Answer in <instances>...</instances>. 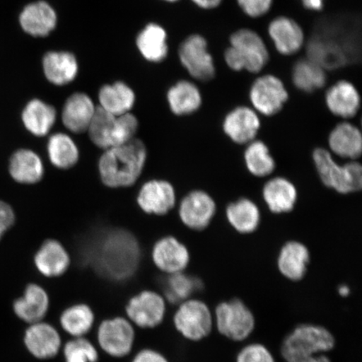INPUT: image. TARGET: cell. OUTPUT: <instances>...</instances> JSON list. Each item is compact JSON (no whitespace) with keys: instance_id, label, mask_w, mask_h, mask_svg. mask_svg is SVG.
Wrapping results in <instances>:
<instances>
[{"instance_id":"obj_1","label":"cell","mask_w":362,"mask_h":362,"mask_svg":"<svg viewBox=\"0 0 362 362\" xmlns=\"http://www.w3.org/2000/svg\"><path fill=\"white\" fill-rule=\"evenodd\" d=\"M86 240L81 257L103 277L123 281L138 269L141 252L137 239L129 230L105 228Z\"/></svg>"},{"instance_id":"obj_2","label":"cell","mask_w":362,"mask_h":362,"mask_svg":"<svg viewBox=\"0 0 362 362\" xmlns=\"http://www.w3.org/2000/svg\"><path fill=\"white\" fill-rule=\"evenodd\" d=\"M146 157V148L139 139L107 148L99 161L103 182L112 188L130 187L141 175Z\"/></svg>"},{"instance_id":"obj_3","label":"cell","mask_w":362,"mask_h":362,"mask_svg":"<svg viewBox=\"0 0 362 362\" xmlns=\"http://www.w3.org/2000/svg\"><path fill=\"white\" fill-rule=\"evenodd\" d=\"M229 42L224 52V61L230 70L256 74L268 64V48L256 31L247 28L238 30L230 35Z\"/></svg>"},{"instance_id":"obj_4","label":"cell","mask_w":362,"mask_h":362,"mask_svg":"<svg viewBox=\"0 0 362 362\" xmlns=\"http://www.w3.org/2000/svg\"><path fill=\"white\" fill-rule=\"evenodd\" d=\"M334 342L333 334L327 328L301 325L284 339L281 353L287 362H297L332 350Z\"/></svg>"},{"instance_id":"obj_5","label":"cell","mask_w":362,"mask_h":362,"mask_svg":"<svg viewBox=\"0 0 362 362\" xmlns=\"http://www.w3.org/2000/svg\"><path fill=\"white\" fill-rule=\"evenodd\" d=\"M313 158L320 177L327 187L341 194L356 192L361 189L362 168L359 163L352 161L339 165L324 148H316Z\"/></svg>"},{"instance_id":"obj_6","label":"cell","mask_w":362,"mask_h":362,"mask_svg":"<svg viewBox=\"0 0 362 362\" xmlns=\"http://www.w3.org/2000/svg\"><path fill=\"white\" fill-rule=\"evenodd\" d=\"M215 315L217 329L232 341H244L255 329V315L238 298L220 303L216 308Z\"/></svg>"},{"instance_id":"obj_7","label":"cell","mask_w":362,"mask_h":362,"mask_svg":"<svg viewBox=\"0 0 362 362\" xmlns=\"http://www.w3.org/2000/svg\"><path fill=\"white\" fill-rule=\"evenodd\" d=\"M174 323L185 338L198 341L209 336L214 328V317L205 303L188 300L181 303L175 315Z\"/></svg>"},{"instance_id":"obj_8","label":"cell","mask_w":362,"mask_h":362,"mask_svg":"<svg viewBox=\"0 0 362 362\" xmlns=\"http://www.w3.org/2000/svg\"><path fill=\"white\" fill-rule=\"evenodd\" d=\"M179 57L181 64L194 79L208 81L215 78L214 59L204 36L194 34L185 39L180 45Z\"/></svg>"},{"instance_id":"obj_9","label":"cell","mask_w":362,"mask_h":362,"mask_svg":"<svg viewBox=\"0 0 362 362\" xmlns=\"http://www.w3.org/2000/svg\"><path fill=\"white\" fill-rule=\"evenodd\" d=\"M249 98L255 110L265 116H273L282 110L288 101V93L281 79L268 74L253 81Z\"/></svg>"},{"instance_id":"obj_10","label":"cell","mask_w":362,"mask_h":362,"mask_svg":"<svg viewBox=\"0 0 362 362\" xmlns=\"http://www.w3.org/2000/svg\"><path fill=\"white\" fill-rule=\"evenodd\" d=\"M99 345L107 354L115 357H123L132 350L134 341V330L124 318L103 321L98 332Z\"/></svg>"},{"instance_id":"obj_11","label":"cell","mask_w":362,"mask_h":362,"mask_svg":"<svg viewBox=\"0 0 362 362\" xmlns=\"http://www.w3.org/2000/svg\"><path fill=\"white\" fill-rule=\"evenodd\" d=\"M127 315L138 327L148 329L160 325L165 314V303L160 294L144 291L131 298Z\"/></svg>"},{"instance_id":"obj_12","label":"cell","mask_w":362,"mask_h":362,"mask_svg":"<svg viewBox=\"0 0 362 362\" xmlns=\"http://www.w3.org/2000/svg\"><path fill=\"white\" fill-rule=\"evenodd\" d=\"M268 33L277 52L283 56H293L304 47L305 35L298 23L287 16L274 18L269 23Z\"/></svg>"},{"instance_id":"obj_13","label":"cell","mask_w":362,"mask_h":362,"mask_svg":"<svg viewBox=\"0 0 362 362\" xmlns=\"http://www.w3.org/2000/svg\"><path fill=\"white\" fill-rule=\"evenodd\" d=\"M216 203L210 196L202 191L192 192L183 199L179 214L188 228L201 230L207 228L216 214Z\"/></svg>"},{"instance_id":"obj_14","label":"cell","mask_w":362,"mask_h":362,"mask_svg":"<svg viewBox=\"0 0 362 362\" xmlns=\"http://www.w3.org/2000/svg\"><path fill=\"white\" fill-rule=\"evenodd\" d=\"M260 129V119L252 108L241 106L228 113L223 122L224 132L233 142L243 144L253 141Z\"/></svg>"},{"instance_id":"obj_15","label":"cell","mask_w":362,"mask_h":362,"mask_svg":"<svg viewBox=\"0 0 362 362\" xmlns=\"http://www.w3.org/2000/svg\"><path fill=\"white\" fill-rule=\"evenodd\" d=\"M21 29L34 37H45L56 28V11L47 2L37 1L27 4L19 16Z\"/></svg>"},{"instance_id":"obj_16","label":"cell","mask_w":362,"mask_h":362,"mask_svg":"<svg viewBox=\"0 0 362 362\" xmlns=\"http://www.w3.org/2000/svg\"><path fill=\"white\" fill-rule=\"evenodd\" d=\"M138 203L148 214L165 215L174 207V187L164 180H151L144 185L138 196Z\"/></svg>"},{"instance_id":"obj_17","label":"cell","mask_w":362,"mask_h":362,"mask_svg":"<svg viewBox=\"0 0 362 362\" xmlns=\"http://www.w3.org/2000/svg\"><path fill=\"white\" fill-rule=\"evenodd\" d=\"M152 257L158 268L168 274L183 272L189 262L188 249L172 237L162 238L156 243Z\"/></svg>"},{"instance_id":"obj_18","label":"cell","mask_w":362,"mask_h":362,"mask_svg":"<svg viewBox=\"0 0 362 362\" xmlns=\"http://www.w3.org/2000/svg\"><path fill=\"white\" fill-rule=\"evenodd\" d=\"M61 337L51 325L42 322L31 324L26 329L25 344L27 349L39 359L56 356L61 347Z\"/></svg>"},{"instance_id":"obj_19","label":"cell","mask_w":362,"mask_h":362,"mask_svg":"<svg viewBox=\"0 0 362 362\" xmlns=\"http://www.w3.org/2000/svg\"><path fill=\"white\" fill-rule=\"evenodd\" d=\"M325 103L334 115L351 119L360 110L361 96L358 90L351 81L341 80L327 90Z\"/></svg>"},{"instance_id":"obj_20","label":"cell","mask_w":362,"mask_h":362,"mask_svg":"<svg viewBox=\"0 0 362 362\" xmlns=\"http://www.w3.org/2000/svg\"><path fill=\"white\" fill-rule=\"evenodd\" d=\"M308 57L325 71L334 70L346 64L347 52L337 40L325 36H315L307 45Z\"/></svg>"},{"instance_id":"obj_21","label":"cell","mask_w":362,"mask_h":362,"mask_svg":"<svg viewBox=\"0 0 362 362\" xmlns=\"http://www.w3.org/2000/svg\"><path fill=\"white\" fill-rule=\"evenodd\" d=\"M49 297L45 289L37 284H30L24 294L13 303V311L26 323L40 322L49 309Z\"/></svg>"},{"instance_id":"obj_22","label":"cell","mask_w":362,"mask_h":362,"mask_svg":"<svg viewBox=\"0 0 362 362\" xmlns=\"http://www.w3.org/2000/svg\"><path fill=\"white\" fill-rule=\"evenodd\" d=\"M95 110L92 99L87 94L76 93L67 99L62 111L63 124L71 132L79 134L88 129Z\"/></svg>"},{"instance_id":"obj_23","label":"cell","mask_w":362,"mask_h":362,"mask_svg":"<svg viewBox=\"0 0 362 362\" xmlns=\"http://www.w3.org/2000/svg\"><path fill=\"white\" fill-rule=\"evenodd\" d=\"M70 257L64 247L56 240H47L35 257L36 268L45 277H58L69 268Z\"/></svg>"},{"instance_id":"obj_24","label":"cell","mask_w":362,"mask_h":362,"mask_svg":"<svg viewBox=\"0 0 362 362\" xmlns=\"http://www.w3.org/2000/svg\"><path fill=\"white\" fill-rule=\"evenodd\" d=\"M310 259V252L304 244L288 242L279 252L278 268L284 277L291 281H300L306 274Z\"/></svg>"},{"instance_id":"obj_25","label":"cell","mask_w":362,"mask_h":362,"mask_svg":"<svg viewBox=\"0 0 362 362\" xmlns=\"http://www.w3.org/2000/svg\"><path fill=\"white\" fill-rule=\"evenodd\" d=\"M45 78L57 86L66 85L76 78L78 64L74 54L67 52H51L43 58Z\"/></svg>"},{"instance_id":"obj_26","label":"cell","mask_w":362,"mask_h":362,"mask_svg":"<svg viewBox=\"0 0 362 362\" xmlns=\"http://www.w3.org/2000/svg\"><path fill=\"white\" fill-rule=\"evenodd\" d=\"M8 171L16 182L30 185L42 180L44 166L42 160L35 152L21 148L13 153Z\"/></svg>"},{"instance_id":"obj_27","label":"cell","mask_w":362,"mask_h":362,"mask_svg":"<svg viewBox=\"0 0 362 362\" xmlns=\"http://www.w3.org/2000/svg\"><path fill=\"white\" fill-rule=\"evenodd\" d=\"M21 119L25 129L33 135L42 137L52 129L57 119L55 107L49 104L33 99L23 110Z\"/></svg>"},{"instance_id":"obj_28","label":"cell","mask_w":362,"mask_h":362,"mask_svg":"<svg viewBox=\"0 0 362 362\" xmlns=\"http://www.w3.org/2000/svg\"><path fill=\"white\" fill-rule=\"evenodd\" d=\"M264 201L274 214H284L293 209L297 202V189L287 179L274 178L264 185Z\"/></svg>"},{"instance_id":"obj_29","label":"cell","mask_w":362,"mask_h":362,"mask_svg":"<svg viewBox=\"0 0 362 362\" xmlns=\"http://www.w3.org/2000/svg\"><path fill=\"white\" fill-rule=\"evenodd\" d=\"M329 144L332 152L341 158L355 160L361 155V134L350 123L337 125L329 134Z\"/></svg>"},{"instance_id":"obj_30","label":"cell","mask_w":362,"mask_h":362,"mask_svg":"<svg viewBox=\"0 0 362 362\" xmlns=\"http://www.w3.org/2000/svg\"><path fill=\"white\" fill-rule=\"evenodd\" d=\"M170 110L179 116L197 112L202 104L201 90L192 81H180L167 93Z\"/></svg>"},{"instance_id":"obj_31","label":"cell","mask_w":362,"mask_h":362,"mask_svg":"<svg viewBox=\"0 0 362 362\" xmlns=\"http://www.w3.org/2000/svg\"><path fill=\"white\" fill-rule=\"evenodd\" d=\"M136 44L147 61L160 62L168 55L166 31L162 26L153 23L146 25L139 34Z\"/></svg>"},{"instance_id":"obj_32","label":"cell","mask_w":362,"mask_h":362,"mask_svg":"<svg viewBox=\"0 0 362 362\" xmlns=\"http://www.w3.org/2000/svg\"><path fill=\"white\" fill-rule=\"evenodd\" d=\"M98 98L101 107L115 116L128 112L135 103L134 90L122 81L103 86L99 90Z\"/></svg>"},{"instance_id":"obj_33","label":"cell","mask_w":362,"mask_h":362,"mask_svg":"<svg viewBox=\"0 0 362 362\" xmlns=\"http://www.w3.org/2000/svg\"><path fill=\"white\" fill-rule=\"evenodd\" d=\"M292 81L293 85L302 92L313 93L327 84V71L309 58L302 59L293 67Z\"/></svg>"},{"instance_id":"obj_34","label":"cell","mask_w":362,"mask_h":362,"mask_svg":"<svg viewBox=\"0 0 362 362\" xmlns=\"http://www.w3.org/2000/svg\"><path fill=\"white\" fill-rule=\"evenodd\" d=\"M229 223L240 233L255 232L260 223V212L255 202L248 199H240L226 208Z\"/></svg>"},{"instance_id":"obj_35","label":"cell","mask_w":362,"mask_h":362,"mask_svg":"<svg viewBox=\"0 0 362 362\" xmlns=\"http://www.w3.org/2000/svg\"><path fill=\"white\" fill-rule=\"evenodd\" d=\"M49 160L59 169L67 170L78 161L79 152L74 140L65 134H56L47 144Z\"/></svg>"},{"instance_id":"obj_36","label":"cell","mask_w":362,"mask_h":362,"mask_svg":"<svg viewBox=\"0 0 362 362\" xmlns=\"http://www.w3.org/2000/svg\"><path fill=\"white\" fill-rule=\"evenodd\" d=\"M94 314L87 305H76L67 308L61 316V325L68 334L81 337L88 334L94 323Z\"/></svg>"},{"instance_id":"obj_37","label":"cell","mask_w":362,"mask_h":362,"mask_svg":"<svg viewBox=\"0 0 362 362\" xmlns=\"http://www.w3.org/2000/svg\"><path fill=\"white\" fill-rule=\"evenodd\" d=\"M164 291L167 300L173 304H180L189 300V297L202 288V282L193 276L182 272L170 274L164 281Z\"/></svg>"},{"instance_id":"obj_38","label":"cell","mask_w":362,"mask_h":362,"mask_svg":"<svg viewBox=\"0 0 362 362\" xmlns=\"http://www.w3.org/2000/svg\"><path fill=\"white\" fill-rule=\"evenodd\" d=\"M245 163L251 174L259 177H264L273 173L275 161L271 156L268 146L262 141H252L246 148Z\"/></svg>"},{"instance_id":"obj_39","label":"cell","mask_w":362,"mask_h":362,"mask_svg":"<svg viewBox=\"0 0 362 362\" xmlns=\"http://www.w3.org/2000/svg\"><path fill=\"white\" fill-rule=\"evenodd\" d=\"M116 117L101 107L95 110L88 130L90 139L98 147L106 149L112 147V136Z\"/></svg>"},{"instance_id":"obj_40","label":"cell","mask_w":362,"mask_h":362,"mask_svg":"<svg viewBox=\"0 0 362 362\" xmlns=\"http://www.w3.org/2000/svg\"><path fill=\"white\" fill-rule=\"evenodd\" d=\"M66 362H97L98 351L88 339L79 337L66 344Z\"/></svg>"},{"instance_id":"obj_41","label":"cell","mask_w":362,"mask_h":362,"mask_svg":"<svg viewBox=\"0 0 362 362\" xmlns=\"http://www.w3.org/2000/svg\"><path fill=\"white\" fill-rule=\"evenodd\" d=\"M138 129V120L135 116L127 112L117 116L112 136V147L122 146L133 139Z\"/></svg>"},{"instance_id":"obj_42","label":"cell","mask_w":362,"mask_h":362,"mask_svg":"<svg viewBox=\"0 0 362 362\" xmlns=\"http://www.w3.org/2000/svg\"><path fill=\"white\" fill-rule=\"evenodd\" d=\"M237 362H276L268 348L262 344H250L238 354Z\"/></svg>"},{"instance_id":"obj_43","label":"cell","mask_w":362,"mask_h":362,"mask_svg":"<svg viewBox=\"0 0 362 362\" xmlns=\"http://www.w3.org/2000/svg\"><path fill=\"white\" fill-rule=\"evenodd\" d=\"M237 2L247 16L257 19L270 11L274 0H237Z\"/></svg>"},{"instance_id":"obj_44","label":"cell","mask_w":362,"mask_h":362,"mask_svg":"<svg viewBox=\"0 0 362 362\" xmlns=\"http://www.w3.org/2000/svg\"><path fill=\"white\" fill-rule=\"evenodd\" d=\"M16 215L8 203L0 201V238L15 223Z\"/></svg>"},{"instance_id":"obj_45","label":"cell","mask_w":362,"mask_h":362,"mask_svg":"<svg viewBox=\"0 0 362 362\" xmlns=\"http://www.w3.org/2000/svg\"><path fill=\"white\" fill-rule=\"evenodd\" d=\"M132 362H168V361L160 353L147 349L138 353Z\"/></svg>"},{"instance_id":"obj_46","label":"cell","mask_w":362,"mask_h":362,"mask_svg":"<svg viewBox=\"0 0 362 362\" xmlns=\"http://www.w3.org/2000/svg\"><path fill=\"white\" fill-rule=\"evenodd\" d=\"M192 1L199 8L206 11L214 10L223 3V0H192Z\"/></svg>"},{"instance_id":"obj_47","label":"cell","mask_w":362,"mask_h":362,"mask_svg":"<svg viewBox=\"0 0 362 362\" xmlns=\"http://www.w3.org/2000/svg\"><path fill=\"white\" fill-rule=\"evenodd\" d=\"M303 6L310 11H322L325 6V0H301Z\"/></svg>"},{"instance_id":"obj_48","label":"cell","mask_w":362,"mask_h":362,"mask_svg":"<svg viewBox=\"0 0 362 362\" xmlns=\"http://www.w3.org/2000/svg\"><path fill=\"white\" fill-rule=\"evenodd\" d=\"M297 362H332V361L329 360L328 356L324 354H318L310 357H306V358L302 359Z\"/></svg>"},{"instance_id":"obj_49","label":"cell","mask_w":362,"mask_h":362,"mask_svg":"<svg viewBox=\"0 0 362 362\" xmlns=\"http://www.w3.org/2000/svg\"><path fill=\"white\" fill-rule=\"evenodd\" d=\"M339 293H341L342 296H347V294L350 293V291L347 287L343 286L339 289Z\"/></svg>"},{"instance_id":"obj_50","label":"cell","mask_w":362,"mask_h":362,"mask_svg":"<svg viewBox=\"0 0 362 362\" xmlns=\"http://www.w3.org/2000/svg\"><path fill=\"white\" fill-rule=\"evenodd\" d=\"M165 1L174 3L176 1H179V0H165Z\"/></svg>"},{"instance_id":"obj_51","label":"cell","mask_w":362,"mask_h":362,"mask_svg":"<svg viewBox=\"0 0 362 362\" xmlns=\"http://www.w3.org/2000/svg\"><path fill=\"white\" fill-rule=\"evenodd\" d=\"M0 240H1V238H0Z\"/></svg>"}]
</instances>
